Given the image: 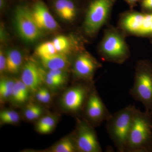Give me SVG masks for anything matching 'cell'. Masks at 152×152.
Wrapping results in <instances>:
<instances>
[{
    "label": "cell",
    "mask_w": 152,
    "mask_h": 152,
    "mask_svg": "<svg viewBox=\"0 0 152 152\" xmlns=\"http://www.w3.org/2000/svg\"><path fill=\"white\" fill-rule=\"evenodd\" d=\"M74 138L77 151L102 152L94 127L85 120H79Z\"/></svg>",
    "instance_id": "9"
},
{
    "label": "cell",
    "mask_w": 152,
    "mask_h": 152,
    "mask_svg": "<svg viewBox=\"0 0 152 152\" xmlns=\"http://www.w3.org/2000/svg\"><path fill=\"white\" fill-rule=\"evenodd\" d=\"M21 80L30 91L37 92L43 82L40 68L33 61H28L23 67Z\"/></svg>",
    "instance_id": "12"
},
{
    "label": "cell",
    "mask_w": 152,
    "mask_h": 152,
    "mask_svg": "<svg viewBox=\"0 0 152 152\" xmlns=\"http://www.w3.org/2000/svg\"><path fill=\"white\" fill-rule=\"evenodd\" d=\"M125 152H152V114L136 109Z\"/></svg>",
    "instance_id": "1"
},
{
    "label": "cell",
    "mask_w": 152,
    "mask_h": 152,
    "mask_svg": "<svg viewBox=\"0 0 152 152\" xmlns=\"http://www.w3.org/2000/svg\"><path fill=\"white\" fill-rule=\"evenodd\" d=\"M67 2V0H56L54 3L55 10L62 18L66 10Z\"/></svg>",
    "instance_id": "24"
},
{
    "label": "cell",
    "mask_w": 152,
    "mask_h": 152,
    "mask_svg": "<svg viewBox=\"0 0 152 152\" xmlns=\"http://www.w3.org/2000/svg\"><path fill=\"white\" fill-rule=\"evenodd\" d=\"M151 38H152V36L151 37Z\"/></svg>",
    "instance_id": "34"
},
{
    "label": "cell",
    "mask_w": 152,
    "mask_h": 152,
    "mask_svg": "<svg viewBox=\"0 0 152 152\" xmlns=\"http://www.w3.org/2000/svg\"><path fill=\"white\" fill-rule=\"evenodd\" d=\"M42 113V109L40 106L31 103L27 106L24 113L25 117L27 119L34 121L39 118Z\"/></svg>",
    "instance_id": "22"
},
{
    "label": "cell",
    "mask_w": 152,
    "mask_h": 152,
    "mask_svg": "<svg viewBox=\"0 0 152 152\" xmlns=\"http://www.w3.org/2000/svg\"><path fill=\"white\" fill-rule=\"evenodd\" d=\"M52 117L51 116L46 115L42 118L39 121L37 124V129L39 132L47 124V123L48 122Z\"/></svg>",
    "instance_id": "28"
},
{
    "label": "cell",
    "mask_w": 152,
    "mask_h": 152,
    "mask_svg": "<svg viewBox=\"0 0 152 152\" xmlns=\"http://www.w3.org/2000/svg\"><path fill=\"white\" fill-rule=\"evenodd\" d=\"M15 80L9 79H2L0 82V98L1 101L5 100L12 97Z\"/></svg>",
    "instance_id": "18"
},
{
    "label": "cell",
    "mask_w": 152,
    "mask_h": 152,
    "mask_svg": "<svg viewBox=\"0 0 152 152\" xmlns=\"http://www.w3.org/2000/svg\"><path fill=\"white\" fill-rule=\"evenodd\" d=\"M56 121L55 118L52 117L48 122L47 123V124L39 132L43 134H47L50 132L55 127L56 124Z\"/></svg>",
    "instance_id": "25"
},
{
    "label": "cell",
    "mask_w": 152,
    "mask_h": 152,
    "mask_svg": "<svg viewBox=\"0 0 152 152\" xmlns=\"http://www.w3.org/2000/svg\"><path fill=\"white\" fill-rule=\"evenodd\" d=\"M30 90L21 80H15L12 97L14 102L23 103L27 100Z\"/></svg>",
    "instance_id": "16"
},
{
    "label": "cell",
    "mask_w": 152,
    "mask_h": 152,
    "mask_svg": "<svg viewBox=\"0 0 152 152\" xmlns=\"http://www.w3.org/2000/svg\"><path fill=\"white\" fill-rule=\"evenodd\" d=\"M141 6L143 13H152V0H141Z\"/></svg>",
    "instance_id": "26"
},
{
    "label": "cell",
    "mask_w": 152,
    "mask_h": 152,
    "mask_svg": "<svg viewBox=\"0 0 152 152\" xmlns=\"http://www.w3.org/2000/svg\"><path fill=\"white\" fill-rule=\"evenodd\" d=\"M94 86L84 82L77 84L68 89L63 95L62 104L68 111L77 114L84 110Z\"/></svg>",
    "instance_id": "7"
},
{
    "label": "cell",
    "mask_w": 152,
    "mask_h": 152,
    "mask_svg": "<svg viewBox=\"0 0 152 152\" xmlns=\"http://www.w3.org/2000/svg\"><path fill=\"white\" fill-rule=\"evenodd\" d=\"M31 12L35 21L41 30L54 31L58 29V23L42 1H36Z\"/></svg>",
    "instance_id": "11"
},
{
    "label": "cell",
    "mask_w": 152,
    "mask_h": 152,
    "mask_svg": "<svg viewBox=\"0 0 152 152\" xmlns=\"http://www.w3.org/2000/svg\"><path fill=\"white\" fill-rule=\"evenodd\" d=\"M41 64L49 70L61 69L67 68L69 62L66 54L58 53L47 57H40Z\"/></svg>",
    "instance_id": "14"
},
{
    "label": "cell",
    "mask_w": 152,
    "mask_h": 152,
    "mask_svg": "<svg viewBox=\"0 0 152 152\" xmlns=\"http://www.w3.org/2000/svg\"><path fill=\"white\" fill-rule=\"evenodd\" d=\"M15 25L19 35L25 41L34 42L42 35L41 30L37 24L31 10L25 6H19L15 11Z\"/></svg>",
    "instance_id": "6"
},
{
    "label": "cell",
    "mask_w": 152,
    "mask_h": 152,
    "mask_svg": "<svg viewBox=\"0 0 152 152\" xmlns=\"http://www.w3.org/2000/svg\"><path fill=\"white\" fill-rule=\"evenodd\" d=\"M36 98L37 100L41 102L44 103V94L43 88H40L37 90L36 94Z\"/></svg>",
    "instance_id": "30"
},
{
    "label": "cell",
    "mask_w": 152,
    "mask_h": 152,
    "mask_svg": "<svg viewBox=\"0 0 152 152\" xmlns=\"http://www.w3.org/2000/svg\"><path fill=\"white\" fill-rule=\"evenodd\" d=\"M130 94L152 114V64L149 60H141L136 67L134 80Z\"/></svg>",
    "instance_id": "3"
},
{
    "label": "cell",
    "mask_w": 152,
    "mask_h": 152,
    "mask_svg": "<svg viewBox=\"0 0 152 152\" xmlns=\"http://www.w3.org/2000/svg\"><path fill=\"white\" fill-rule=\"evenodd\" d=\"M4 5V0H0V7L2 8Z\"/></svg>",
    "instance_id": "33"
},
{
    "label": "cell",
    "mask_w": 152,
    "mask_h": 152,
    "mask_svg": "<svg viewBox=\"0 0 152 152\" xmlns=\"http://www.w3.org/2000/svg\"><path fill=\"white\" fill-rule=\"evenodd\" d=\"M100 52L106 61L118 64L124 62L129 56L124 39L119 32L113 28L105 32L101 42Z\"/></svg>",
    "instance_id": "4"
},
{
    "label": "cell",
    "mask_w": 152,
    "mask_h": 152,
    "mask_svg": "<svg viewBox=\"0 0 152 152\" xmlns=\"http://www.w3.org/2000/svg\"><path fill=\"white\" fill-rule=\"evenodd\" d=\"M44 101V103H48L51 99V95L48 90L46 88H43Z\"/></svg>",
    "instance_id": "31"
},
{
    "label": "cell",
    "mask_w": 152,
    "mask_h": 152,
    "mask_svg": "<svg viewBox=\"0 0 152 152\" xmlns=\"http://www.w3.org/2000/svg\"><path fill=\"white\" fill-rule=\"evenodd\" d=\"M77 10L75 3L72 0H67L66 10L62 19L68 21L72 20L76 16Z\"/></svg>",
    "instance_id": "23"
},
{
    "label": "cell",
    "mask_w": 152,
    "mask_h": 152,
    "mask_svg": "<svg viewBox=\"0 0 152 152\" xmlns=\"http://www.w3.org/2000/svg\"><path fill=\"white\" fill-rule=\"evenodd\" d=\"M6 70V56L3 51L0 52V72L2 74Z\"/></svg>",
    "instance_id": "29"
},
{
    "label": "cell",
    "mask_w": 152,
    "mask_h": 152,
    "mask_svg": "<svg viewBox=\"0 0 152 152\" xmlns=\"http://www.w3.org/2000/svg\"><path fill=\"white\" fill-rule=\"evenodd\" d=\"M36 53L40 57H47L58 53L53 42L41 44L37 48Z\"/></svg>",
    "instance_id": "20"
},
{
    "label": "cell",
    "mask_w": 152,
    "mask_h": 152,
    "mask_svg": "<svg viewBox=\"0 0 152 152\" xmlns=\"http://www.w3.org/2000/svg\"><path fill=\"white\" fill-rule=\"evenodd\" d=\"M52 42L57 51L59 53H67L69 51L72 46L69 39L65 36H58Z\"/></svg>",
    "instance_id": "19"
},
{
    "label": "cell",
    "mask_w": 152,
    "mask_h": 152,
    "mask_svg": "<svg viewBox=\"0 0 152 152\" xmlns=\"http://www.w3.org/2000/svg\"><path fill=\"white\" fill-rule=\"evenodd\" d=\"M145 13L132 12L125 15L121 21V25L125 31L134 35H139L141 29Z\"/></svg>",
    "instance_id": "13"
},
{
    "label": "cell",
    "mask_w": 152,
    "mask_h": 152,
    "mask_svg": "<svg viewBox=\"0 0 152 152\" xmlns=\"http://www.w3.org/2000/svg\"><path fill=\"white\" fill-rule=\"evenodd\" d=\"M20 117L17 112L12 110L2 111L0 113V120L4 124H14L20 121Z\"/></svg>",
    "instance_id": "21"
},
{
    "label": "cell",
    "mask_w": 152,
    "mask_h": 152,
    "mask_svg": "<svg viewBox=\"0 0 152 152\" xmlns=\"http://www.w3.org/2000/svg\"></svg>",
    "instance_id": "35"
},
{
    "label": "cell",
    "mask_w": 152,
    "mask_h": 152,
    "mask_svg": "<svg viewBox=\"0 0 152 152\" xmlns=\"http://www.w3.org/2000/svg\"><path fill=\"white\" fill-rule=\"evenodd\" d=\"M115 0H93L87 10L84 30L89 36H94L105 23Z\"/></svg>",
    "instance_id": "5"
},
{
    "label": "cell",
    "mask_w": 152,
    "mask_h": 152,
    "mask_svg": "<svg viewBox=\"0 0 152 152\" xmlns=\"http://www.w3.org/2000/svg\"><path fill=\"white\" fill-rule=\"evenodd\" d=\"M22 61L23 57L19 51H9L6 56V70L10 73H18L21 66Z\"/></svg>",
    "instance_id": "15"
},
{
    "label": "cell",
    "mask_w": 152,
    "mask_h": 152,
    "mask_svg": "<svg viewBox=\"0 0 152 152\" xmlns=\"http://www.w3.org/2000/svg\"><path fill=\"white\" fill-rule=\"evenodd\" d=\"M100 64L89 54L83 52L76 57L73 64V72L75 77L83 82L92 83L94 74Z\"/></svg>",
    "instance_id": "10"
},
{
    "label": "cell",
    "mask_w": 152,
    "mask_h": 152,
    "mask_svg": "<svg viewBox=\"0 0 152 152\" xmlns=\"http://www.w3.org/2000/svg\"><path fill=\"white\" fill-rule=\"evenodd\" d=\"M53 152H74L77 151L74 138H64L54 145L50 150Z\"/></svg>",
    "instance_id": "17"
},
{
    "label": "cell",
    "mask_w": 152,
    "mask_h": 152,
    "mask_svg": "<svg viewBox=\"0 0 152 152\" xmlns=\"http://www.w3.org/2000/svg\"><path fill=\"white\" fill-rule=\"evenodd\" d=\"M85 121L93 127L106 121L111 115L94 87L90 93L84 109Z\"/></svg>",
    "instance_id": "8"
},
{
    "label": "cell",
    "mask_w": 152,
    "mask_h": 152,
    "mask_svg": "<svg viewBox=\"0 0 152 152\" xmlns=\"http://www.w3.org/2000/svg\"><path fill=\"white\" fill-rule=\"evenodd\" d=\"M131 7H134L138 2L141 1V0H125Z\"/></svg>",
    "instance_id": "32"
},
{
    "label": "cell",
    "mask_w": 152,
    "mask_h": 152,
    "mask_svg": "<svg viewBox=\"0 0 152 152\" xmlns=\"http://www.w3.org/2000/svg\"><path fill=\"white\" fill-rule=\"evenodd\" d=\"M52 75L54 76L57 78L59 79L65 83L66 80V77L65 73L63 71V70H49L48 71Z\"/></svg>",
    "instance_id": "27"
},
{
    "label": "cell",
    "mask_w": 152,
    "mask_h": 152,
    "mask_svg": "<svg viewBox=\"0 0 152 152\" xmlns=\"http://www.w3.org/2000/svg\"><path fill=\"white\" fill-rule=\"evenodd\" d=\"M136 108L129 105L112 114L106 121V129L118 151L124 152Z\"/></svg>",
    "instance_id": "2"
}]
</instances>
